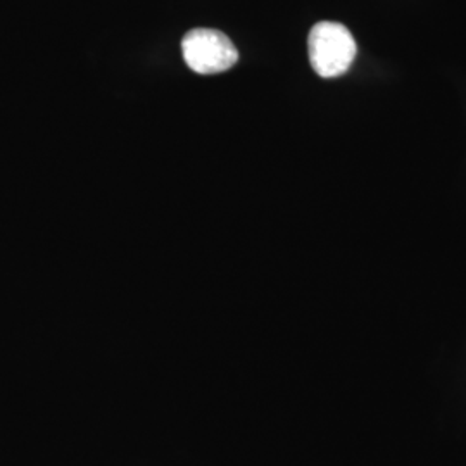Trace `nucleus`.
I'll return each instance as SVG.
<instances>
[{"label":"nucleus","mask_w":466,"mask_h":466,"mask_svg":"<svg viewBox=\"0 0 466 466\" xmlns=\"http://www.w3.org/2000/svg\"><path fill=\"white\" fill-rule=\"evenodd\" d=\"M309 63L321 78H337L350 71L358 46L348 26L333 21L317 23L308 38Z\"/></svg>","instance_id":"nucleus-1"},{"label":"nucleus","mask_w":466,"mask_h":466,"mask_svg":"<svg viewBox=\"0 0 466 466\" xmlns=\"http://www.w3.org/2000/svg\"><path fill=\"white\" fill-rule=\"evenodd\" d=\"M185 63L199 75L228 71L238 61V50L232 40L218 30L196 28L182 40Z\"/></svg>","instance_id":"nucleus-2"}]
</instances>
